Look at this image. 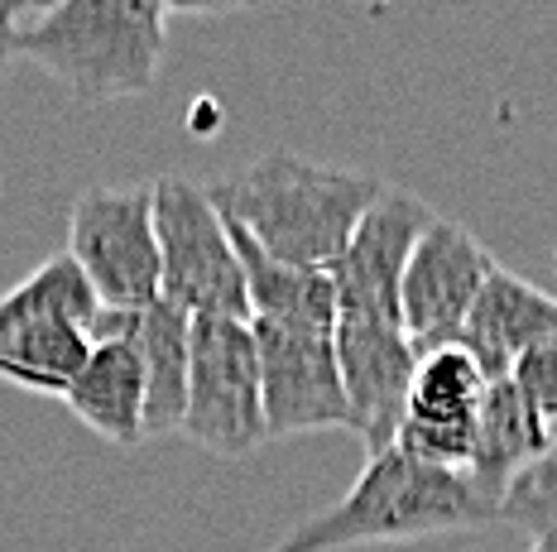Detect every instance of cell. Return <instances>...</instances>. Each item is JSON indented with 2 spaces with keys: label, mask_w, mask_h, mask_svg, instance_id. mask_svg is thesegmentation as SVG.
<instances>
[{
  "label": "cell",
  "mask_w": 557,
  "mask_h": 552,
  "mask_svg": "<svg viewBox=\"0 0 557 552\" xmlns=\"http://www.w3.org/2000/svg\"><path fill=\"white\" fill-rule=\"evenodd\" d=\"M380 192L385 183L375 174L327 168L294 149H270L240 174L216 178L207 198L226 226L246 231L274 260L332 274Z\"/></svg>",
  "instance_id": "1"
},
{
  "label": "cell",
  "mask_w": 557,
  "mask_h": 552,
  "mask_svg": "<svg viewBox=\"0 0 557 552\" xmlns=\"http://www.w3.org/2000/svg\"><path fill=\"white\" fill-rule=\"evenodd\" d=\"M495 504L471 486L467 471L428 466L418 456L389 452L370 456L356 486L332 504V510L312 514L278 538L270 552H342L366 543H413V538L457 534V528L495 524Z\"/></svg>",
  "instance_id": "2"
},
{
  "label": "cell",
  "mask_w": 557,
  "mask_h": 552,
  "mask_svg": "<svg viewBox=\"0 0 557 552\" xmlns=\"http://www.w3.org/2000/svg\"><path fill=\"white\" fill-rule=\"evenodd\" d=\"M164 0H58L15 29V59L39 63L83 101L149 91L164 63Z\"/></svg>",
  "instance_id": "3"
},
{
  "label": "cell",
  "mask_w": 557,
  "mask_h": 552,
  "mask_svg": "<svg viewBox=\"0 0 557 552\" xmlns=\"http://www.w3.org/2000/svg\"><path fill=\"white\" fill-rule=\"evenodd\" d=\"M154 236L164 269V303L188 317L250 322V289L240 250L207 188L169 174L154 183Z\"/></svg>",
  "instance_id": "4"
},
{
  "label": "cell",
  "mask_w": 557,
  "mask_h": 552,
  "mask_svg": "<svg viewBox=\"0 0 557 552\" xmlns=\"http://www.w3.org/2000/svg\"><path fill=\"white\" fill-rule=\"evenodd\" d=\"M183 432L212 456H250L260 442H270L260 347L250 322L193 317Z\"/></svg>",
  "instance_id": "5"
},
{
  "label": "cell",
  "mask_w": 557,
  "mask_h": 552,
  "mask_svg": "<svg viewBox=\"0 0 557 552\" xmlns=\"http://www.w3.org/2000/svg\"><path fill=\"white\" fill-rule=\"evenodd\" d=\"M67 255L87 274L101 308L135 313L164 298L154 236V188H97L67 216Z\"/></svg>",
  "instance_id": "6"
},
{
  "label": "cell",
  "mask_w": 557,
  "mask_h": 552,
  "mask_svg": "<svg viewBox=\"0 0 557 552\" xmlns=\"http://www.w3.org/2000/svg\"><path fill=\"white\" fill-rule=\"evenodd\" d=\"M260 347V379H264V423L270 437L294 432H327L351 428V399L336 365L332 327H294V322H250Z\"/></svg>",
  "instance_id": "7"
},
{
  "label": "cell",
  "mask_w": 557,
  "mask_h": 552,
  "mask_svg": "<svg viewBox=\"0 0 557 552\" xmlns=\"http://www.w3.org/2000/svg\"><path fill=\"white\" fill-rule=\"evenodd\" d=\"M495 269L500 264L491 260V250L467 226L447 222V216H437L428 226L423 240L413 246V260L404 269V293H399L404 331H409L418 355L437 347H457L461 327H467L471 308L481 303Z\"/></svg>",
  "instance_id": "8"
},
{
  "label": "cell",
  "mask_w": 557,
  "mask_h": 552,
  "mask_svg": "<svg viewBox=\"0 0 557 552\" xmlns=\"http://www.w3.org/2000/svg\"><path fill=\"white\" fill-rule=\"evenodd\" d=\"M437 222L428 202H418L404 188H385L380 202L370 206L356 226L346 255L336 260L332 284H336V317H380V322H404L399 293H404V269L413 260V246L423 231Z\"/></svg>",
  "instance_id": "9"
},
{
  "label": "cell",
  "mask_w": 557,
  "mask_h": 552,
  "mask_svg": "<svg viewBox=\"0 0 557 552\" xmlns=\"http://www.w3.org/2000/svg\"><path fill=\"white\" fill-rule=\"evenodd\" d=\"M336 365H342V385L351 399L356 437L366 442L370 456L389 452L399 437L404 409H409V389L418 375V347L409 341L404 322L380 317H336Z\"/></svg>",
  "instance_id": "10"
},
{
  "label": "cell",
  "mask_w": 557,
  "mask_h": 552,
  "mask_svg": "<svg viewBox=\"0 0 557 552\" xmlns=\"http://www.w3.org/2000/svg\"><path fill=\"white\" fill-rule=\"evenodd\" d=\"M485 389H491V375L481 371V361H475L461 341L457 347H437V351L418 355L409 409H404L394 447L428 466L467 471L475 413H481Z\"/></svg>",
  "instance_id": "11"
},
{
  "label": "cell",
  "mask_w": 557,
  "mask_h": 552,
  "mask_svg": "<svg viewBox=\"0 0 557 552\" xmlns=\"http://www.w3.org/2000/svg\"><path fill=\"white\" fill-rule=\"evenodd\" d=\"M91 337H125L145 365V437L183 432L188 413V361H193V317L159 298L154 308L115 313L101 308Z\"/></svg>",
  "instance_id": "12"
},
{
  "label": "cell",
  "mask_w": 557,
  "mask_h": 552,
  "mask_svg": "<svg viewBox=\"0 0 557 552\" xmlns=\"http://www.w3.org/2000/svg\"><path fill=\"white\" fill-rule=\"evenodd\" d=\"M539 341H557V298L533 289L519 274L495 269L461 327V347L481 361L491 379H509L515 361Z\"/></svg>",
  "instance_id": "13"
},
{
  "label": "cell",
  "mask_w": 557,
  "mask_h": 552,
  "mask_svg": "<svg viewBox=\"0 0 557 552\" xmlns=\"http://www.w3.org/2000/svg\"><path fill=\"white\" fill-rule=\"evenodd\" d=\"M553 432L557 428H548V423L539 418V409L519 394L515 379H491V389H485V399H481V413H475L467 476H471V486L495 504V514H500L505 490L548 452Z\"/></svg>",
  "instance_id": "14"
},
{
  "label": "cell",
  "mask_w": 557,
  "mask_h": 552,
  "mask_svg": "<svg viewBox=\"0 0 557 552\" xmlns=\"http://www.w3.org/2000/svg\"><path fill=\"white\" fill-rule=\"evenodd\" d=\"M77 423L115 447L145 442V365L125 337H97L91 361L63 394Z\"/></svg>",
  "instance_id": "15"
},
{
  "label": "cell",
  "mask_w": 557,
  "mask_h": 552,
  "mask_svg": "<svg viewBox=\"0 0 557 552\" xmlns=\"http://www.w3.org/2000/svg\"><path fill=\"white\" fill-rule=\"evenodd\" d=\"M240 250L250 289V322H294V327H336V284L327 269H298L274 260L246 231L226 226Z\"/></svg>",
  "instance_id": "16"
},
{
  "label": "cell",
  "mask_w": 557,
  "mask_h": 552,
  "mask_svg": "<svg viewBox=\"0 0 557 552\" xmlns=\"http://www.w3.org/2000/svg\"><path fill=\"white\" fill-rule=\"evenodd\" d=\"M91 347L97 337L77 322H20L0 331V379L63 399L91 361Z\"/></svg>",
  "instance_id": "17"
},
{
  "label": "cell",
  "mask_w": 557,
  "mask_h": 552,
  "mask_svg": "<svg viewBox=\"0 0 557 552\" xmlns=\"http://www.w3.org/2000/svg\"><path fill=\"white\" fill-rule=\"evenodd\" d=\"M53 317L77 322L87 331H97V317H101V298L67 250L53 255L49 264H39L29 279H20L15 289L0 298V331L20 327V322H53Z\"/></svg>",
  "instance_id": "18"
},
{
  "label": "cell",
  "mask_w": 557,
  "mask_h": 552,
  "mask_svg": "<svg viewBox=\"0 0 557 552\" xmlns=\"http://www.w3.org/2000/svg\"><path fill=\"white\" fill-rule=\"evenodd\" d=\"M500 519L533 534V543H557V432L548 452L505 490Z\"/></svg>",
  "instance_id": "19"
},
{
  "label": "cell",
  "mask_w": 557,
  "mask_h": 552,
  "mask_svg": "<svg viewBox=\"0 0 557 552\" xmlns=\"http://www.w3.org/2000/svg\"><path fill=\"white\" fill-rule=\"evenodd\" d=\"M509 379H515L519 394L539 409V418L548 423V428H557V341H539V347H529L515 361Z\"/></svg>",
  "instance_id": "20"
},
{
  "label": "cell",
  "mask_w": 557,
  "mask_h": 552,
  "mask_svg": "<svg viewBox=\"0 0 557 552\" xmlns=\"http://www.w3.org/2000/svg\"><path fill=\"white\" fill-rule=\"evenodd\" d=\"M164 5L178 15H231V10H250L260 0H164Z\"/></svg>",
  "instance_id": "21"
},
{
  "label": "cell",
  "mask_w": 557,
  "mask_h": 552,
  "mask_svg": "<svg viewBox=\"0 0 557 552\" xmlns=\"http://www.w3.org/2000/svg\"><path fill=\"white\" fill-rule=\"evenodd\" d=\"M49 5H58V0H0V15H10L15 25H25V20L44 15Z\"/></svg>",
  "instance_id": "22"
},
{
  "label": "cell",
  "mask_w": 557,
  "mask_h": 552,
  "mask_svg": "<svg viewBox=\"0 0 557 552\" xmlns=\"http://www.w3.org/2000/svg\"><path fill=\"white\" fill-rule=\"evenodd\" d=\"M15 20H10V15H0V73H5V67L10 63H15Z\"/></svg>",
  "instance_id": "23"
}]
</instances>
